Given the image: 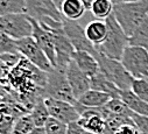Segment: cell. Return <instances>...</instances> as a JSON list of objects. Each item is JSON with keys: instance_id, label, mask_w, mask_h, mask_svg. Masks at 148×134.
Returning a JSON list of instances; mask_svg holds the SVG:
<instances>
[{"instance_id": "obj_1", "label": "cell", "mask_w": 148, "mask_h": 134, "mask_svg": "<svg viewBox=\"0 0 148 134\" xmlns=\"http://www.w3.org/2000/svg\"><path fill=\"white\" fill-rule=\"evenodd\" d=\"M112 15L116 18L126 35L131 38L148 15V0H138L117 4Z\"/></svg>"}, {"instance_id": "obj_2", "label": "cell", "mask_w": 148, "mask_h": 134, "mask_svg": "<svg viewBox=\"0 0 148 134\" xmlns=\"http://www.w3.org/2000/svg\"><path fill=\"white\" fill-rule=\"evenodd\" d=\"M105 22L107 25L106 39L101 44L97 46L96 49L108 58L120 61L125 49L130 46V38L126 35L113 15L108 16Z\"/></svg>"}, {"instance_id": "obj_3", "label": "cell", "mask_w": 148, "mask_h": 134, "mask_svg": "<svg viewBox=\"0 0 148 134\" xmlns=\"http://www.w3.org/2000/svg\"><path fill=\"white\" fill-rule=\"evenodd\" d=\"M93 56L96 57L98 64H99V70L112 82L116 84L118 89L121 91L131 90L134 78L130 75V72L125 69L123 63L118 59L108 58L104 55H101L97 49L93 53Z\"/></svg>"}, {"instance_id": "obj_4", "label": "cell", "mask_w": 148, "mask_h": 134, "mask_svg": "<svg viewBox=\"0 0 148 134\" xmlns=\"http://www.w3.org/2000/svg\"><path fill=\"white\" fill-rule=\"evenodd\" d=\"M43 97L62 100L73 105L77 104V99L69 85L65 71H61L58 69H53L50 72H47V83L43 89Z\"/></svg>"}, {"instance_id": "obj_5", "label": "cell", "mask_w": 148, "mask_h": 134, "mask_svg": "<svg viewBox=\"0 0 148 134\" xmlns=\"http://www.w3.org/2000/svg\"><path fill=\"white\" fill-rule=\"evenodd\" d=\"M120 62L134 79L148 77V49L139 46H128Z\"/></svg>"}, {"instance_id": "obj_6", "label": "cell", "mask_w": 148, "mask_h": 134, "mask_svg": "<svg viewBox=\"0 0 148 134\" xmlns=\"http://www.w3.org/2000/svg\"><path fill=\"white\" fill-rule=\"evenodd\" d=\"M0 31L14 40L29 38L33 35L32 19L27 13L3 15L0 16Z\"/></svg>"}, {"instance_id": "obj_7", "label": "cell", "mask_w": 148, "mask_h": 134, "mask_svg": "<svg viewBox=\"0 0 148 134\" xmlns=\"http://www.w3.org/2000/svg\"><path fill=\"white\" fill-rule=\"evenodd\" d=\"M16 48L18 51L33 65L45 72H50L53 69H55L43 50L40 48V46L36 43V41L33 39V36L25 38L16 40Z\"/></svg>"}, {"instance_id": "obj_8", "label": "cell", "mask_w": 148, "mask_h": 134, "mask_svg": "<svg viewBox=\"0 0 148 134\" xmlns=\"http://www.w3.org/2000/svg\"><path fill=\"white\" fill-rule=\"evenodd\" d=\"M63 31L70 40L76 51H88L93 54L96 51V47L86 39L85 29L81 26L79 22L73 20H63Z\"/></svg>"}, {"instance_id": "obj_9", "label": "cell", "mask_w": 148, "mask_h": 134, "mask_svg": "<svg viewBox=\"0 0 148 134\" xmlns=\"http://www.w3.org/2000/svg\"><path fill=\"white\" fill-rule=\"evenodd\" d=\"M27 6V14L35 21H41L46 18H51L63 21L64 18L60 8L54 4L53 0H25Z\"/></svg>"}, {"instance_id": "obj_10", "label": "cell", "mask_w": 148, "mask_h": 134, "mask_svg": "<svg viewBox=\"0 0 148 134\" xmlns=\"http://www.w3.org/2000/svg\"><path fill=\"white\" fill-rule=\"evenodd\" d=\"M45 103L48 109L50 117L64 122L70 124L72 121H77L81 118V114L76 107V105L62 102V100L53 99V98H45Z\"/></svg>"}, {"instance_id": "obj_11", "label": "cell", "mask_w": 148, "mask_h": 134, "mask_svg": "<svg viewBox=\"0 0 148 134\" xmlns=\"http://www.w3.org/2000/svg\"><path fill=\"white\" fill-rule=\"evenodd\" d=\"M32 19V18H30ZM33 25V39L36 41L40 46V48L43 50L53 66H56V53H55V44H54V38H53V31L45 29L38 21L32 19Z\"/></svg>"}, {"instance_id": "obj_12", "label": "cell", "mask_w": 148, "mask_h": 134, "mask_svg": "<svg viewBox=\"0 0 148 134\" xmlns=\"http://www.w3.org/2000/svg\"><path fill=\"white\" fill-rule=\"evenodd\" d=\"M65 76L73 92V96L76 97L77 100L82 94L90 90V77L84 74L73 61H71L68 65L65 70Z\"/></svg>"}, {"instance_id": "obj_13", "label": "cell", "mask_w": 148, "mask_h": 134, "mask_svg": "<svg viewBox=\"0 0 148 134\" xmlns=\"http://www.w3.org/2000/svg\"><path fill=\"white\" fill-rule=\"evenodd\" d=\"M90 89L99 91V92L107 93L112 98H120L121 90L118 89L116 86V84L111 82L100 70L96 75L90 77Z\"/></svg>"}, {"instance_id": "obj_14", "label": "cell", "mask_w": 148, "mask_h": 134, "mask_svg": "<svg viewBox=\"0 0 148 134\" xmlns=\"http://www.w3.org/2000/svg\"><path fill=\"white\" fill-rule=\"evenodd\" d=\"M72 61L77 64L78 68L86 74L89 77H92L99 71V64L93 56V54L88 51H75L72 56Z\"/></svg>"}, {"instance_id": "obj_15", "label": "cell", "mask_w": 148, "mask_h": 134, "mask_svg": "<svg viewBox=\"0 0 148 134\" xmlns=\"http://www.w3.org/2000/svg\"><path fill=\"white\" fill-rule=\"evenodd\" d=\"M85 35L86 39L95 46H99L101 44L107 35V25L105 22V20H93L91 22H89L85 26Z\"/></svg>"}, {"instance_id": "obj_16", "label": "cell", "mask_w": 148, "mask_h": 134, "mask_svg": "<svg viewBox=\"0 0 148 134\" xmlns=\"http://www.w3.org/2000/svg\"><path fill=\"white\" fill-rule=\"evenodd\" d=\"M111 99H112V97L110 94L90 89L78 98L77 103L84 107L99 109V107H104Z\"/></svg>"}, {"instance_id": "obj_17", "label": "cell", "mask_w": 148, "mask_h": 134, "mask_svg": "<svg viewBox=\"0 0 148 134\" xmlns=\"http://www.w3.org/2000/svg\"><path fill=\"white\" fill-rule=\"evenodd\" d=\"M120 99L130 107V110L139 116L148 117V103L139 98L132 90L120 92Z\"/></svg>"}, {"instance_id": "obj_18", "label": "cell", "mask_w": 148, "mask_h": 134, "mask_svg": "<svg viewBox=\"0 0 148 134\" xmlns=\"http://www.w3.org/2000/svg\"><path fill=\"white\" fill-rule=\"evenodd\" d=\"M85 7L81 0H64L61 6V13L64 19L77 21L85 13Z\"/></svg>"}, {"instance_id": "obj_19", "label": "cell", "mask_w": 148, "mask_h": 134, "mask_svg": "<svg viewBox=\"0 0 148 134\" xmlns=\"http://www.w3.org/2000/svg\"><path fill=\"white\" fill-rule=\"evenodd\" d=\"M29 113H30L36 127H43L46 125L47 120L50 118V114H49L48 109L45 103V97L40 98L38 102H36V104L34 105V107L32 109V111Z\"/></svg>"}, {"instance_id": "obj_20", "label": "cell", "mask_w": 148, "mask_h": 134, "mask_svg": "<svg viewBox=\"0 0 148 134\" xmlns=\"http://www.w3.org/2000/svg\"><path fill=\"white\" fill-rule=\"evenodd\" d=\"M114 4L112 0H95L91 7V13L97 20H106L113 13Z\"/></svg>"}, {"instance_id": "obj_21", "label": "cell", "mask_w": 148, "mask_h": 134, "mask_svg": "<svg viewBox=\"0 0 148 134\" xmlns=\"http://www.w3.org/2000/svg\"><path fill=\"white\" fill-rule=\"evenodd\" d=\"M16 13H27L25 0H0V16Z\"/></svg>"}, {"instance_id": "obj_22", "label": "cell", "mask_w": 148, "mask_h": 134, "mask_svg": "<svg viewBox=\"0 0 148 134\" xmlns=\"http://www.w3.org/2000/svg\"><path fill=\"white\" fill-rule=\"evenodd\" d=\"M104 107L110 113H112L114 116H119V117H124V118H132V116L134 114L120 98H112Z\"/></svg>"}, {"instance_id": "obj_23", "label": "cell", "mask_w": 148, "mask_h": 134, "mask_svg": "<svg viewBox=\"0 0 148 134\" xmlns=\"http://www.w3.org/2000/svg\"><path fill=\"white\" fill-rule=\"evenodd\" d=\"M131 46H139L148 49V15L134 34L130 38Z\"/></svg>"}, {"instance_id": "obj_24", "label": "cell", "mask_w": 148, "mask_h": 134, "mask_svg": "<svg viewBox=\"0 0 148 134\" xmlns=\"http://www.w3.org/2000/svg\"><path fill=\"white\" fill-rule=\"evenodd\" d=\"M35 127L36 126L33 121L30 113H27L19 117L15 120L14 127H13V134H29Z\"/></svg>"}, {"instance_id": "obj_25", "label": "cell", "mask_w": 148, "mask_h": 134, "mask_svg": "<svg viewBox=\"0 0 148 134\" xmlns=\"http://www.w3.org/2000/svg\"><path fill=\"white\" fill-rule=\"evenodd\" d=\"M19 53L16 48V40L12 39L5 33L0 31V56L4 54Z\"/></svg>"}, {"instance_id": "obj_26", "label": "cell", "mask_w": 148, "mask_h": 134, "mask_svg": "<svg viewBox=\"0 0 148 134\" xmlns=\"http://www.w3.org/2000/svg\"><path fill=\"white\" fill-rule=\"evenodd\" d=\"M47 134H66L68 124H64L53 117H50L43 126Z\"/></svg>"}, {"instance_id": "obj_27", "label": "cell", "mask_w": 148, "mask_h": 134, "mask_svg": "<svg viewBox=\"0 0 148 134\" xmlns=\"http://www.w3.org/2000/svg\"><path fill=\"white\" fill-rule=\"evenodd\" d=\"M139 98L148 103V81L147 78L142 79H134L131 89Z\"/></svg>"}, {"instance_id": "obj_28", "label": "cell", "mask_w": 148, "mask_h": 134, "mask_svg": "<svg viewBox=\"0 0 148 134\" xmlns=\"http://www.w3.org/2000/svg\"><path fill=\"white\" fill-rule=\"evenodd\" d=\"M132 120L134 121V125L136 126L139 133L141 134H148V117L145 116H139V114H133Z\"/></svg>"}, {"instance_id": "obj_29", "label": "cell", "mask_w": 148, "mask_h": 134, "mask_svg": "<svg viewBox=\"0 0 148 134\" xmlns=\"http://www.w3.org/2000/svg\"><path fill=\"white\" fill-rule=\"evenodd\" d=\"M15 118L11 114H7L5 119L0 122V134H13V127L15 122Z\"/></svg>"}, {"instance_id": "obj_30", "label": "cell", "mask_w": 148, "mask_h": 134, "mask_svg": "<svg viewBox=\"0 0 148 134\" xmlns=\"http://www.w3.org/2000/svg\"><path fill=\"white\" fill-rule=\"evenodd\" d=\"M114 134H140V133L133 121V122H128L120 126L117 131H114Z\"/></svg>"}, {"instance_id": "obj_31", "label": "cell", "mask_w": 148, "mask_h": 134, "mask_svg": "<svg viewBox=\"0 0 148 134\" xmlns=\"http://www.w3.org/2000/svg\"><path fill=\"white\" fill-rule=\"evenodd\" d=\"M86 131L78 124V121H72L68 124L66 134H84Z\"/></svg>"}, {"instance_id": "obj_32", "label": "cell", "mask_w": 148, "mask_h": 134, "mask_svg": "<svg viewBox=\"0 0 148 134\" xmlns=\"http://www.w3.org/2000/svg\"><path fill=\"white\" fill-rule=\"evenodd\" d=\"M10 71H11V69L0 59V78H7L10 75Z\"/></svg>"}, {"instance_id": "obj_33", "label": "cell", "mask_w": 148, "mask_h": 134, "mask_svg": "<svg viewBox=\"0 0 148 134\" xmlns=\"http://www.w3.org/2000/svg\"><path fill=\"white\" fill-rule=\"evenodd\" d=\"M81 1L83 3V5H84L85 10L90 11V10H91V7H92V5H93V3H95V0H81Z\"/></svg>"}, {"instance_id": "obj_34", "label": "cell", "mask_w": 148, "mask_h": 134, "mask_svg": "<svg viewBox=\"0 0 148 134\" xmlns=\"http://www.w3.org/2000/svg\"><path fill=\"white\" fill-rule=\"evenodd\" d=\"M29 134H47L45 127H35Z\"/></svg>"}, {"instance_id": "obj_35", "label": "cell", "mask_w": 148, "mask_h": 134, "mask_svg": "<svg viewBox=\"0 0 148 134\" xmlns=\"http://www.w3.org/2000/svg\"><path fill=\"white\" fill-rule=\"evenodd\" d=\"M130 1H138V0H112V3L114 5L117 4H123V3H130Z\"/></svg>"}, {"instance_id": "obj_36", "label": "cell", "mask_w": 148, "mask_h": 134, "mask_svg": "<svg viewBox=\"0 0 148 134\" xmlns=\"http://www.w3.org/2000/svg\"><path fill=\"white\" fill-rule=\"evenodd\" d=\"M54 1V4L60 8V11H61V6H62V4L64 3V0H53Z\"/></svg>"}, {"instance_id": "obj_37", "label": "cell", "mask_w": 148, "mask_h": 134, "mask_svg": "<svg viewBox=\"0 0 148 134\" xmlns=\"http://www.w3.org/2000/svg\"><path fill=\"white\" fill-rule=\"evenodd\" d=\"M4 104H5V99L3 97H0V107H1Z\"/></svg>"}, {"instance_id": "obj_38", "label": "cell", "mask_w": 148, "mask_h": 134, "mask_svg": "<svg viewBox=\"0 0 148 134\" xmlns=\"http://www.w3.org/2000/svg\"><path fill=\"white\" fill-rule=\"evenodd\" d=\"M84 134H96V133H92V132H88V131H86Z\"/></svg>"}, {"instance_id": "obj_39", "label": "cell", "mask_w": 148, "mask_h": 134, "mask_svg": "<svg viewBox=\"0 0 148 134\" xmlns=\"http://www.w3.org/2000/svg\"><path fill=\"white\" fill-rule=\"evenodd\" d=\"M140 134H141V133H140Z\"/></svg>"}]
</instances>
